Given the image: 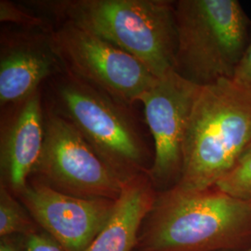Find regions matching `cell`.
Returning a JSON list of instances; mask_svg holds the SVG:
<instances>
[{
  "instance_id": "6da1fadb",
  "label": "cell",
  "mask_w": 251,
  "mask_h": 251,
  "mask_svg": "<svg viewBox=\"0 0 251 251\" xmlns=\"http://www.w3.org/2000/svg\"><path fill=\"white\" fill-rule=\"evenodd\" d=\"M141 251H246L251 247V200L217 187L157 193L142 227Z\"/></svg>"
},
{
  "instance_id": "7a4b0ae2",
  "label": "cell",
  "mask_w": 251,
  "mask_h": 251,
  "mask_svg": "<svg viewBox=\"0 0 251 251\" xmlns=\"http://www.w3.org/2000/svg\"><path fill=\"white\" fill-rule=\"evenodd\" d=\"M175 1L49 0L26 6L46 18L70 23L138 59L155 77L174 70Z\"/></svg>"
},
{
  "instance_id": "3957f363",
  "label": "cell",
  "mask_w": 251,
  "mask_h": 251,
  "mask_svg": "<svg viewBox=\"0 0 251 251\" xmlns=\"http://www.w3.org/2000/svg\"><path fill=\"white\" fill-rule=\"evenodd\" d=\"M251 144V90L233 79L200 87L182 147L178 187H215Z\"/></svg>"
},
{
  "instance_id": "277c9868",
  "label": "cell",
  "mask_w": 251,
  "mask_h": 251,
  "mask_svg": "<svg viewBox=\"0 0 251 251\" xmlns=\"http://www.w3.org/2000/svg\"><path fill=\"white\" fill-rule=\"evenodd\" d=\"M174 8V71L200 87L233 79L251 37V21L241 4L237 0H179Z\"/></svg>"
},
{
  "instance_id": "5b68a950",
  "label": "cell",
  "mask_w": 251,
  "mask_h": 251,
  "mask_svg": "<svg viewBox=\"0 0 251 251\" xmlns=\"http://www.w3.org/2000/svg\"><path fill=\"white\" fill-rule=\"evenodd\" d=\"M56 113L67 119L125 182L144 168L145 147L125 106L64 73L56 85Z\"/></svg>"
},
{
  "instance_id": "8992f818",
  "label": "cell",
  "mask_w": 251,
  "mask_h": 251,
  "mask_svg": "<svg viewBox=\"0 0 251 251\" xmlns=\"http://www.w3.org/2000/svg\"><path fill=\"white\" fill-rule=\"evenodd\" d=\"M50 36L64 73L125 107L157 78L132 55L70 23H58Z\"/></svg>"
},
{
  "instance_id": "52a82bcc",
  "label": "cell",
  "mask_w": 251,
  "mask_h": 251,
  "mask_svg": "<svg viewBox=\"0 0 251 251\" xmlns=\"http://www.w3.org/2000/svg\"><path fill=\"white\" fill-rule=\"evenodd\" d=\"M33 174L59 192L116 201L123 180L102 161L78 130L54 110L45 111V139Z\"/></svg>"
},
{
  "instance_id": "ba28073f",
  "label": "cell",
  "mask_w": 251,
  "mask_h": 251,
  "mask_svg": "<svg viewBox=\"0 0 251 251\" xmlns=\"http://www.w3.org/2000/svg\"><path fill=\"white\" fill-rule=\"evenodd\" d=\"M199 89L171 70L139 99L154 143L153 161L147 171L154 187H172L179 181L184 137Z\"/></svg>"
},
{
  "instance_id": "9c48e42d",
  "label": "cell",
  "mask_w": 251,
  "mask_h": 251,
  "mask_svg": "<svg viewBox=\"0 0 251 251\" xmlns=\"http://www.w3.org/2000/svg\"><path fill=\"white\" fill-rule=\"evenodd\" d=\"M18 198L36 224L66 251H85L107 223L116 203L73 197L36 178L29 179Z\"/></svg>"
},
{
  "instance_id": "30bf717a",
  "label": "cell",
  "mask_w": 251,
  "mask_h": 251,
  "mask_svg": "<svg viewBox=\"0 0 251 251\" xmlns=\"http://www.w3.org/2000/svg\"><path fill=\"white\" fill-rule=\"evenodd\" d=\"M50 29H25L18 33L2 34L1 107L23 102L38 90L46 78L64 73L51 45Z\"/></svg>"
},
{
  "instance_id": "8fae6325",
  "label": "cell",
  "mask_w": 251,
  "mask_h": 251,
  "mask_svg": "<svg viewBox=\"0 0 251 251\" xmlns=\"http://www.w3.org/2000/svg\"><path fill=\"white\" fill-rule=\"evenodd\" d=\"M19 106L1 132V184L18 197L26 187L41 155L45 112L39 90Z\"/></svg>"
},
{
  "instance_id": "7c38bea8",
  "label": "cell",
  "mask_w": 251,
  "mask_h": 251,
  "mask_svg": "<svg viewBox=\"0 0 251 251\" xmlns=\"http://www.w3.org/2000/svg\"><path fill=\"white\" fill-rule=\"evenodd\" d=\"M156 196L147 172L126 180L107 223L84 251H132Z\"/></svg>"
},
{
  "instance_id": "4fadbf2b",
  "label": "cell",
  "mask_w": 251,
  "mask_h": 251,
  "mask_svg": "<svg viewBox=\"0 0 251 251\" xmlns=\"http://www.w3.org/2000/svg\"><path fill=\"white\" fill-rule=\"evenodd\" d=\"M35 221L5 185H0V237L25 235L36 230Z\"/></svg>"
},
{
  "instance_id": "5bb4252c",
  "label": "cell",
  "mask_w": 251,
  "mask_h": 251,
  "mask_svg": "<svg viewBox=\"0 0 251 251\" xmlns=\"http://www.w3.org/2000/svg\"><path fill=\"white\" fill-rule=\"evenodd\" d=\"M216 187L235 198L251 200V144Z\"/></svg>"
},
{
  "instance_id": "9a60e30c",
  "label": "cell",
  "mask_w": 251,
  "mask_h": 251,
  "mask_svg": "<svg viewBox=\"0 0 251 251\" xmlns=\"http://www.w3.org/2000/svg\"><path fill=\"white\" fill-rule=\"evenodd\" d=\"M45 19L34 13L33 9L26 10L25 7L7 0L0 1V21L2 23H12L27 30L50 29L51 27L46 24Z\"/></svg>"
},
{
  "instance_id": "2e32d148",
  "label": "cell",
  "mask_w": 251,
  "mask_h": 251,
  "mask_svg": "<svg viewBox=\"0 0 251 251\" xmlns=\"http://www.w3.org/2000/svg\"><path fill=\"white\" fill-rule=\"evenodd\" d=\"M22 251H66L50 234L37 229L22 236Z\"/></svg>"
},
{
  "instance_id": "e0dca14e",
  "label": "cell",
  "mask_w": 251,
  "mask_h": 251,
  "mask_svg": "<svg viewBox=\"0 0 251 251\" xmlns=\"http://www.w3.org/2000/svg\"><path fill=\"white\" fill-rule=\"evenodd\" d=\"M233 80L244 88L251 90V37L242 60L234 73Z\"/></svg>"
},
{
  "instance_id": "ac0fdd59",
  "label": "cell",
  "mask_w": 251,
  "mask_h": 251,
  "mask_svg": "<svg viewBox=\"0 0 251 251\" xmlns=\"http://www.w3.org/2000/svg\"><path fill=\"white\" fill-rule=\"evenodd\" d=\"M0 251H22V236L1 237Z\"/></svg>"
},
{
  "instance_id": "d6986e66",
  "label": "cell",
  "mask_w": 251,
  "mask_h": 251,
  "mask_svg": "<svg viewBox=\"0 0 251 251\" xmlns=\"http://www.w3.org/2000/svg\"><path fill=\"white\" fill-rule=\"evenodd\" d=\"M251 251V247H250V248H249V249H247V250H246V251Z\"/></svg>"
}]
</instances>
